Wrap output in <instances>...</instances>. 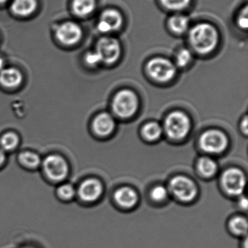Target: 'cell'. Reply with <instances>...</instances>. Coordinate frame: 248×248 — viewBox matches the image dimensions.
Listing matches in <instances>:
<instances>
[{
    "label": "cell",
    "mask_w": 248,
    "mask_h": 248,
    "mask_svg": "<svg viewBox=\"0 0 248 248\" xmlns=\"http://www.w3.org/2000/svg\"><path fill=\"white\" fill-rule=\"evenodd\" d=\"M114 197L116 203L122 208H132L138 203V195L132 188H120L115 192Z\"/></svg>",
    "instance_id": "14"
},
{
    "label": "cell",
    "mask_w": 248,
    "mask_h": 248,
    "mask_svg": "<svg viewBox=\"0 0 248 248\" xmlns=\"http://www.w3.org/2000/svg\"><path fill=\"white\" fill-rule=\"evenodd\" d=\"M55 36L61 43L71 45L80 40L83 36V31L77 23L65 22L58 26L55 31Z\"/></svg>",
    "instance_id": "10"
},
{
    "label": "cell",
    "mask_w": 248,
    "mask_h": 248,
    "mask_svg": "<svg viewBox=\"0 0 248 248\" xmlns=\"http://www.w3.org/2000/svg\"><path fill=\"white\" fill-rule=\"evenodd\" d=\"M163 133V129L160 124L155 122L147 124L143 128V134L147 140L154 141L158 140Z\"/></svg>",
    "instance_id": "21"
},
{
    "label": "cell",
    "mask_w": 248,
    "mask_h": 248,
    "mask_svg": "<svg viewBox=\"0 0 248 248\" xmlns=\"http://www.w3.org/2000/svg\"><path fill=\"white\" fill-rule=\"evenodd\" d=\"M222 185L229 195L232 196L242 195L246 185V176L239 169H228L223 174Z\"/></svg>",
    "instance_id": "7"
},
{
    "label": "cell",
    "mask_w": 248,
    "mask_h": 248,
    "mask_svg": "<svg viewBox=\"0 0 248 248\" xmlns=\"http://www.w3.org/2000/svg\"><path fill=\"white\" fill-rule=\"evenodd\" d=\"M103 192V186L99 180L89 179L84 181L79 188V196L84 202L97 201Z\"/></svg>",
    "instance_id": "12"
},
{
    "label": "cell",
    "mask_w": 248,
    "mask_h": 248,
    "mask_svg": "<svg viewBox=\"0 0 248 248\" xmlns=\"http://www.w3.org/2000/svg\"><path fill=\"white\" fill-rule=\"evenodd\" d=\"M4 60L0 57V71L4 68Z\"/></svg>",
    "instance_id": "33"
},
{
    "label": "cell",
    "mask_w": 248,
    "mask_h": 248,
    "mask_svg": "<svg viewBox=\"0 0 248 248\" xmlns=\"http://www.w3.org/2000/svg\"><path fill=\"white\" fill-rule=\"evenodd\" d=\"M44 170L48 177L54 181H61L68 174V166L64 157L50 155L43 162Z\"/></svg>",
    "instance_id": "9"
},
{
    "label": "cell",
    "mask_w": 248,
    "mask_h": 248,
    "mask_svg": "<svg viewBox=\"0 0 248 248\" xmlns=\"http://www.w3.org/2000/svg\"><path fill=\"white\" fill-rule=\"evenodd\" d=\"M4 160H5V155H4V151L0 149V165L4 163Z\"/></svg>",
    "instance_id": "31"
},
{
    "label": "cell",
    "mask_w": 248,
    "mask_h": 248,
    "mask_svg": "<svg viewBox=\"0 0 248 248\" xmlns=\"http://www.w3.org/2000/svg\"><path fill=\"white\" fill-rule=\"evenodd\" d=\"M218 31L212 25L203 23L196 25L189 32V41L193 49L202 55L211 53L218 44Z\"/></svg>",
    "instance_id": "1"
},
{
    "label": "cell",
    "mask_w": 248,
    "mask_h": 248,
    "mask_svg": "<svg viewBox=\"0 0 248 248\" xmlns=\"http://www.w3.org/2000/svg\"><path fill=\"white\" fill-rule=\"evenodd\" d=\"M248 7H245L244 10H242L241 13L238 17V25L241 29H246L248 26Z\"/></svg>",
    "instance_id": "29"
},
{
    "label": "cell",
    "mask_w": 248,
    "mask_h": 248,
    "mask_svg": "<svg viewBox=\"0 0 248 248\" xmlns=\"http://www.w3.org/2000/svg\"><path fill=\"white\" fill-rule=\"evenodd\" d=\"M58 195L63 201H70L75 195V189L70 184H64L58 188Z\"/></svg>",
    "instance_id": "27"
},
{
    "label": "cell",
    "mask_w": 248,
    "mask_h": 248,
    "mask_svg": "<svg viewBox=\"0 0 248 248\" xmlns=\"http://www.w3.org/2000/svg\"><path fill=\"white\" fill-rule=\"evenodd\" d=\"M192 59V55L187 49H182L178 52L176 57V65L181 68L186 67Z\"/></svg>",
    "instance_id": "26"
},
{
    "label": "cell",
    "mask_w": 248,
    "mask_h": 248,
    "mask_svg": "<svg viewBox=\"0 0 248 248\" xmlns=\"http://www.w3.org/2000/svg\"><path fill=\"white\" fill-rule=\"evenodd\" d=\"M150 196L153 201L157 202H163L168 196V191L167 188L162 185H157L151 189Z\"/></svg>",
    "instance_id": "25"
},
{
    "label": "cell",
    "mask_w": 248,
    "mask_h": 248,
    "mask_svg": "<svg viewBox=\"0 0 248 248\" xmlns=\"http://www.w3.org/2000/svg\"><path fill=\"white\" fill-rule=\"evenodd\" d=\"M19 138L17 134L13 132L6 133L1 137L0 145L2 150H11L17 147Z\"/></svg>",
    "instance_id": "22"
},
{
    "label": "cell",
    "mask_w": 248,
    "mask_h": 248,
    "mask_svg": "<svg viewBox=\"0 0 248 248\" xmlns=\"http://www.w3.org/2000/svg\"><path fill=\"white\" fill-rule=\"evenodd\" d=\"M19 160L22 164L29 168H36L40 164V157L36 153L24 152L19 155Z\"/></svg>",
    "instance_id": "23"
},
{
    "label": "cell",
    "mask_w": 248,
    "mask_h": 248,
    "mask_svg": "<svg viewBox=\"0 0 248 248\" xmlns=\"http://www.w3.org/2000/svg\"><path fill=\"white\" fill-rule=\"evenodd\" d=\"M96 48V52L99 54L101 62L104 63H114L120 56V45L115 38H102L98 42Z\"/></svg>",
    "instance_id": "8"
},
{
    "label": "cell",
    "mask_w": 248,
    "mask_h": 248,
    "mask_svg": "<svg viewBox=\"0 0 248 248\" xmlns=\"http://www.w3.org/2000/svg\"><path fill=\"white\" fill-rule=\"evenodd\" d=\"M85 61L88 65H93V66L101 62L100 57L96 51L87 52L85 55Z\"/></svg>",
    "instance_id": "28"
},
{
    "label": "cell",
    "mask_w": 248,
    "mask_h": 248,
    "mask_svg": "<svg viewBox=\"0 0 248 248\" xmlns=\"http://www.w3.org/2000/svg\"><path fill=\"white\" fill-rule=\"evenodd\" d=\"M93 125V129L98 135L106 137L112 134L115 129V119L109 113H100L95 119Z\"/></svg>",
    "instance_id": "13"
},
{
    "label": "cell",
    "mask_w": 248,
    "mask_h": 248,
    "mask_svg": "<svg viewBox=\"0 0 248 248\" xmlns=\"http://www.w3.org/2000/svg\"><path fill=\"white\" fill-rule=\"evenodd\" d=\"M199 142L204 151L211 154H218L227 148L228 139L222 131L209 130L202 134Z\"/></svg>",
    "instance_id": "5"
},
{
    "label": "cell",
    "mask_w": 248,
    "mask_h": 248,
    "mask_svg": "<svg viewBox=\"0 0 248 248\" xmlns=\"http://www.w3.org/2000/svg\"><path fill=\"white\" fill-rule=\"evenodd\" d=\"M228 227L231 234L234 235L237 237H247L248 224L247 218L245 217H233L229 221Z\"/></svg>",
    "instance_id": "17"
},
{
    "label": "cell",
    "mask_w": 248,
    "mask_h": 248,
    "mask_svg": "<svg viewBox=\"0 0 248 248\" xmlns=\"http://www.w3.org/2000/svg\"><path fill=\"white\" fill-rule=\"evenodd\" d=\"M168 24L170 29L175 33H183L189 28V19L182 15H176L169 19Z\"/></svg>",
    "instance_id": "19"
},
{
    "label": "cell",
    "mask_w": 248,
    "mask_h": 248,
    "mask_svg": "<svg viewBox=\"0 0 248 248\" xmlns=\"http://www.w3.org/2000/svg\"><path fill=\"white\" fill-rule=\"evenodd\" d=\"M198 169L204 176L211 177L216 173L217 164L213 159L203 157L198 161Z\"/></svg>",
    "instance_id": "20"
},
{
    "label": "cell",
    "mask_w": 248,
    "mask_h": 248,
    "mask_svg": "<svg viewBox=\"0 0 248 248\" xmlns=\"http://www.w3.org/2000/svg\"><path fill=\"white\" fill-rule=\"evenodd\" d=\"M37 7L36 0H13L11 10L15 14L26 16L32 14Z\"/></svg>",
    "instance_id": "16"
},
{
    "label": "cell",
    "mask_w": 248,
    "mask_h": 248,
    "mask_svg": "<svg viewBox=\"0 0 248 248\" xmlns=\"http://www.w3.org/2000/svg\"><path fill=\"white\" fill-rule=\"evenodd\" d=\"M6 1H7V0H0V4H1V3L5 2Z\"/></svg>",
    "instance_id": "34"
},
{
    "label": "cell",
    "mask_w": 248,
    "mask_h": 248,
    "mask_svg": "<svg viewBox=\"0 0 248 248\" xmlns=\"http://www.w3.org/2000/svg\"><path fill=\"white\" fill-rule=\"evenodd\" d=\"M164 128L166 134L170 138L181 140L189 134L191 128L190 120L182 112H173L166 118Z\"/></svg>",
    "instance_id": "2"
},
{
    "label": "cell",
    "mask_w": 248,
    "mask_h": 248,
    "mask_svg": "<svg viewBox=\"0 0 248 248\" xmlns=\"http://www.w3.org/2000/svg\"><path fill=\"white\" fill-rule=\"evenodd\" d=\"M32 248V247H23V248Z\"/></svg>",
    "instance_id": "35"
},
{
    "label": "cell",
    "mask_w": 248,
    "mask_h": 248,
    "mask_svg": "<svg viewBox=\"0 0 248 248\" xmlns=\"http://www.w3.org/2000/svg\"><path fill=\"white\" fill-rule=\"evenodd\" d=\"M166 8L172 10H180L186 8L190 4L191 0H160Z\"/></svg>",
    "instance_id": "24"
},
{
    "label": "cell",
    "mask_w": 248,
    "mask_h": 248,
    "mask_svg": "<svg viewBox=\"0 0 248 248\" xmlns=\"http://www.w3.org/2000/svg\"><path fill=\"white\" fill-rule=\"evenodd\" d=\"M239 205H240V208L243 210L248 209V204L246 198H245V197H242V198H240V202H239Z\"/></svg>",
    "instance_id": "30"
},
{
    "label": "cell",
    "mask_w": 248,
    "mask_h": 248,
    "mask_svg": "<svg viewBox=\"0 0 248 248\" xmlns=\"http://www.w3.org/2000/svg\"><path fill=\"white\" fill-rule=\"evenodd\" d=\"M96 5V0H73L72 10L77 16L83 17L93 13Z\"/></svg>",
    "instance_id": "18"
},
{
    "label": "cell",
    "mask_w": 248,
    "mask_h": 248,
    "mask_svg": "<svg viewBox=\"0 0 248 248\" xmlns=\"http://www.w3.org/2000/svg\"><path fill=\"white\" fill-rule=\"evenodd\" d=\"M170 192L176 199L182 202H191L198 195L196 185L186 176H176L170 183Z\"/></svg>",
    "instance_id": "4"
},
{
    "label": "cell",
    "mask_w": 248,
    "mask_h": 248,
    "mask_svg": "<svg viewBox=\"0 0 248 248\" xmlns=\"http://www.w3.org/2000/svg\"><path fill=\"white\" fill-rule=\"evenodd\" d=\"M149 74L154 79L160 82L170 81L176 75L174 64L165 58H157L151 60L147 66Z\"/></svg>",
    "instance_id": "6"
},
{
    "label": "cell",
    "mask_w": 248,
    "mask_h": 248,
    "mask_svg": "<svg viewBox=\"0 0 248 248\" xmlns=\"http://www.w3.org/2000/svg\"><path fill=\"white\" fill-rule=\"evenodd\" d=\"M22 74L15 68H3L0 71V84L8 88H14L20 85Z\"/></svg>",
    "instance_id": "15"
},
{
    "label": "cell",
    "mask_w": 248,
    "mask_h": 248,
    "mask_svg": "<svg viewBox=\"0 0 248 248\" xmlns=\"http://www.w3.org/2000/svg\"><path fill=\"white\" fill-rule=\"evenodd\" d=\"M243 127H244V131L246 133H248V119L247 118H246V119H245L244 124H243Z\"/></svg>",
    "instance_id": "32"
},
{
    "label": "cell",
    "mask_w": 248,
    "mask_h": 248,
    "mask_svg": "<svg viewBox=\"0 0 248 248\" xmlns=\"http://www.w3.org/2000/svg\"><path fill=\"white\" fill-rule=\"evenodd\" d=\"M122 15L116 10L108 9L100 15L98 22V30L102 33L115 31L121 27L122 24Z\"/></svg>",
    "instance_id": "11"
},
{
    "label": "cell",
    "mask_w": 248,
    "mask_h": 248,
    "mask_svg": "<svg viewBox=\"0 0 248 248\" xmlns=\"http://www.w3.org/2000/svg\"><path fill=\"white\" fill-rule=\"evenodd\" d=\"M112 106L114 111L118 116L128 119L133 116L138 110V97L131 90H122L115 96Z\"/></svg>",
    "instance_id": "3"
}]
</instances>
